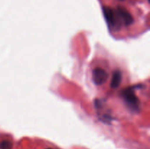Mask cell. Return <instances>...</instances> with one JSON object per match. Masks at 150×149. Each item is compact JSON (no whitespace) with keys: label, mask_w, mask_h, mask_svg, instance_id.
<instances>
[{"label":"cell","mask_w":150,"mask_h":149,"mask_svg":"<svg viewBox=\"0 0 150 149\" xmlns=\"http://www.w3.org/2000/svg\"><path fill=\"white\" fill-rule=\"evenodd\" d=\"M114 15H115L116 27L120 26V24L128 26L133 23V18L132 15L123 7H119L114 11Z\"/></svg>","instance_id":"cell-1"},{"label":"cell","mask_w":150,"mask_h":149,"mask_svg":"<svg viewBox=\"0 0 150 149\" xmlns=\"http://www.w3.org/2000/svg\"><path fill=\"white\" fill-rule=\"evenodd\" d=\"M122 96L125 103L132 110H138L139 109V99L136 96L133 88H128L123 91Z\"/></svg>","instance_id":"cell-2"},{"label":"cell","mask_w":150,"mask_h":149,"mask_svg":"<svg viewBox=\"0 0 150 149\" xmlns=\"http://www.w3.org/2000/svg\"><path fill=\"white\" fill-rule=\"evenodd\" d=\"M108 74L105 70L102 68H95L92 71V80L96 86H101L106 82Z\"/></svg>","instance_id":"cell-3"},{"label":"cell","mask_w":150,"mask_h":149,"mask_svg":"<svg viewBox=\"0 0 150 149\" xmlns=\"http://www.w3.org/2000/svg\"><path fill=\"white\" fill-rule=\"evenodd\" d=\"M103 14L108 24L111 27H116L115 15H114V10L110 7H103Z\"/></svg>","instance_id":"cell-4"},{"label":"cell","mask_w":150,"mask_h":149,"mask_svg":"<svg viewBox=\"0 0 150 149\" xmlns=\"http://www.w3.org/2000/svg\"><path fill=\"white\" fill-rule=\"evenodd\" d=\"M122 74L120 70H116L113 73V77L111 82V87L112 89H117L122 82Z\"/></svg>","instance_id":"cell-5"},{"label":"cell","mask_w":150,"mask_h":149,"mask_svg":"<svg viewBox=\"0 0 150 149\" xmlns=\"http://www.w3.org/2000/svg\"><path fill=\"white\" fill-rule=\"evenodd\" d=\"M13 144L9 140H4L0 143V149H12Z\"/></svg>","instance_id":"cell-6"},{"label":"cell","mask_w":150,"mask_h":149,"mask_svg":"<svg viewBox=\"0 0 150 149\" xmlns=\"http://www.w3.org/2000/svg\"><path fill=\"white\" fill-rule=\"evenodd\" d=\"M47 149H52V148H47Z\"/></svg>","instance_id":"cell-7"}]
</instances>
